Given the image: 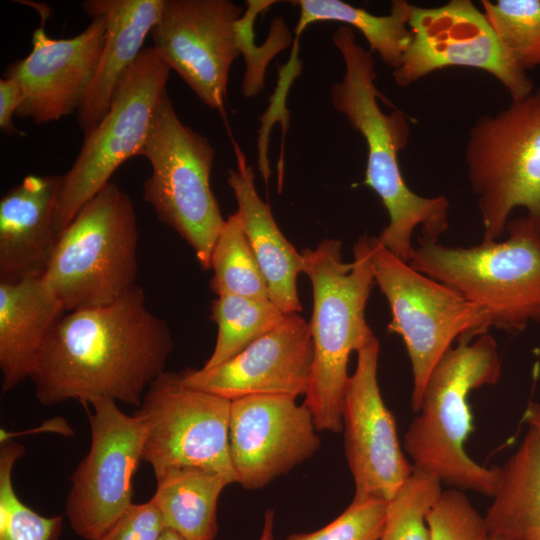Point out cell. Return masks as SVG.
Listing matches in <instances>:
<instances>
[{
    "label": "cell",
    "mask_w": 540,
    "mask_h": 540,
    "mask_svg": "<svg viewBox=\"0 0 540 540\" xmlns=\"http://www.w3.org/2000/svg\"><path fill=\"white\" fill-rule=\"evenodd\" d=\"M173 347L167 323L148 309L136 285L109 305L65 314L30 379L45 406L99 398L140 406L150 384L165 372Z\"/></svg>",
    "instance_id": "6da1fadb"
},
{
    "label": "cell",
    "mask_w": 540,
    "mask_h": 540,
    "mask_svg": "<svg viewBox=\"0 0 540 540\" xmlns=\"http://www.w3.org/2000/svg\"><path fill=\"white\" fill-rule=\"evenodd\" d=\"M340 52L345 72L331 86V102L363 137L367 147L364 183L380 197L389 216L377 241L399 259L409 262L415 247L412 237L438 241L449 229L450 203L445 196L425 197L412 191L405 182L399 153L408 144L410 126L399 109L384 113L378 98L375 61L372 53L356 40L352 27L343 25L332 35Z\"/></svg>",
    "instance_id": "7a4b0ae2"
},
{
    "label": "cell",
    "mask_w": 540,
    "mask_h": 540,
    "mask_svg": "<svg viewBox=\"0 0 540 540\" xmlns=\"http://www.w3.org/2000/svg\"><path fill=\"white\" fill-rule=\"evenodd\" d=\"M303 273L313 288V313L309 323L313 363L304 404L318 431H343V406L349 382L347 367L375 335L365 318V308L375 284L369 236L358 238L353 261L345 262L342 243L327 238L315 249H305Z\"/></svg>",
    "instance_id": "3957f363"
},
{
    "label": "cell",
    "mask_w": 540,
    "mask_h": 540,
    "mask_svg": "<svg viewBox=\"0 0 540 540\" xmlns=\"http://www.w3.org/2000/svg\"><path fill=\"white\" fill-rule=\"evenodd\" d=\"M501 372L498 344L489 332L446 352L432 370L404 435L403 448L414 469L449 488L493 496L499 467L474 461L465 443L473 431L470 393L496 384Z\"/></svg>",
    "instance_id": "277c9868"
},
{
    "label": "cell",
    "mask_w": 540,
    "mask_h": 540,
    "mask_svg": "<svg viewBox=\"0 0 540 540\" xmlns=\"http://www.w3.org/2000/svg\"><path fill=\"white\" fill-rule=\"evenodd\" d=\"M505 233L469 247L418 238L408 263L477 305L491 326L520 333L540 323V227L521 215Z\"/></svg>",
    "instance_id": "5b68a950"
},
{
    "label": "cell",
    "mask_w": 540,
    "mask_h": 540,
    "mask_svg": "<svg viewBox=\"0 0 540 540\" xmlns=\"http://www.w3.org/2000/svg\"><path fill=\"white\" fill-rule=\"evenodd\" d=\"M138 241L134 204L110 181L58 235L42 280L66 312L109 305L137 285Z\"/></svg>",
    "instance_id": "8992f818"
},
{
    "label": "cell",
    "mask_w": 540,
    "mask_h": 540,
    "mask_svg": "<svg viewBox=\"0 0 540 540\" xmlns=\"http://www.w3.org/2000/svg\"><path fill=\"white\" fill-rule=\"evenodd\" d=\"M138 156L152 167L143 185L144 201L193 248L200 266L210 269L225 223L210 186L215 151L205 136L180 121L167 90Z\"/></svg>",
    "instance_id": "52a82bcc"
},
{
    "label": "cell",
    "mask_w": 540,
    "mask_h": 540,
    "mask_svg": "<svg viewBox=\"0 0 540 540\" xmlns=\"http://www.w3.org/2000/svg\"><path fill=\"white\" fill-rule=\"evenodd\" d=\"M464 160L482 241L499 240L516 208L540 227V91L478 118Z\"/></svg>",
    "instance_id": "ba28073f"
},
{
    "label": "cell",
    "mask_w": 540,
    "mask_h": 540,
    "mask_svg": "<svg viewBox=\"0 0 540 540\" xmlns=\"http://www.w3.org/2000/svg\"><path fill=\"white\" fill-rule=\"evenodd\" d=\"M375 284L387 299L388 331L401 336L411 363V408L418 411L426 382L455 341L472 340L491 327L486 314L450 287L415 270L369 237Z\"/></svg>",
    "instance_id": "9c48e42d"
},
{
    "label": "cell",
    "mask_w": 540,
    "mask_h": 540,
    "mask_svg": "<svg viewBox=\"0 0 540 540\" xmlns=\"http://www.w3.org/2000/svg\"><path fill=\"white\" fill-rule=\"evenodd\" d=\"M171 70L152 46L143 49L123 75L108 113L84 135L74 163L61 175L54 213L58 235L84 204L110 182L121 164L138 156Z\"/></svg>",
    "instance_id": "30bf717a"
},
{
    "label": "cell",
    "mask_w": 540,
    "mask_h": 540,
    "mask_svg": "<svg viewBox=\"0 0 540 540\" xmlns=\"http://www.w3.org/2000/svg\"><path fill=\"white\" fill-rule=\"evenodd\" d=\"M230 407L227 398L186 386L181 372L165 371L155 379L135 411L146 430L143 460L155 478L170 469L196 467L236 483L229 454Z\"/></svg>",
    "instance_id": "8fae6325"
},
{
    "label": "cell",
    "mask_w": 540,
    "mask_h": 540,
    "mask_svg": "<svg viewBox=\"0 0 540 540\" xmlns=\"http://www.w3.org/2000/svg\"><path fill=\"white\" fill-rule=\"evenodd\" d=\"M411 40L393 78L400 87L448 67L480 69L495 77L511 100L533 92L534 84L504 48L483 11L470 0L436 8L412 6Z\"/></svg>",
    "instance_id": "7c38bea8"
},
{
    "label": "cell",
    "mask_w": 540,
    "mask_h": 540,
    "mask_svg": "<svg viewBox=\"0 0 540 540\" xmlns=\"http://www.w3.org/2000/svg\"><path fill=\"white\" fill-rule=\"evenodd\" d=\"M88 413L91 442L70 481L66 515L73 532L86 540L102 536L129 508L133 478L143 459L145 424L116 401L99 398Z\"/></svg>",
    "instance_id": "4fadbf2b"
},
{
    "label": "cell",
    "mask_w": 540,
    "mask_h": 540,
    "mask_svg": "<svg viewBox=\"0 0 540 540\" xmlns=\"http://www.w3.org/2000/svg\"><path fill=\"white\" fill-rule=\"evenodd\" d=\"M230 0H163L150 35L154 49L210 109L224 114L230 67L241 54Z\"/></svg>",
    "instance_id": "5bb4252c"
},
{
    "label": "cell",
    "mask_w": 540,
    "mask_h": 540,
    "mask_svg": "<svg viewBox=\"0 0 540 540\" xmlns=\"http://www.w3.org/2000/svg\"><path fill=\"white\" fill-rule=\"evenodd\" d=\"M379 341L357 352L343 406L345 454L354 501L391 500L414 471L401 447L396 421L378 384Z\"/></svg>",
    "instance_id": "9a60e30c"
},
{
    "label": "cell",
    "mask_w": 540,
    "mask_h": 540,
    "mask_svg": "<svg viewBox=\"0 0 540 540\" xmlns=\"http://www.w3.org/2000/svg\"><path fill=\"white\" fill-rule=\"evenodd\" d=\"M311 411L294 397L250 395L231 401L229 454L237 483L265 487L319 449Z\"/></svg>",
    "instance_id": "2e32d148"
},
{
    "label": "cell",
    "mask_w": 540,
    "mask_h": 540,
    "mask_svg": "<svg viewBox=\"0 0 540 540\" xmlns=\"http://www.w3.org/2000/svg\"><path fill=\"white\" fill-rule=\"evenodd\" d=\"M41 26L33 32L30 54L7 67L4 76L20 84L24 100L16 116L46 124L77 112L97 73L106 35L102 15L68 39L51 38Z\"/></svg>",
    "instance_id": "e0dca14e"
},
{
    "label": "cell",
    "mask_w": 540,
    "mask_h": 540,
    "mask_svg": "<svg viewBox=\"0 0 540 540\" xmlns=\"http://www.w3.org/2000/svg\"><path fill=\"white\" fill-rule=\"evenodd\" d=\"M313 342L309 323L298 313L286 314L272 330L226 362L209 370L186 369L182 382L229 400L250 395L306 394Z\"/></svg>",
    "instance_id": "ac0fdd59"
},
{
    "label": "cell",
    "mask_w": 540,
    "mask_h": 540,
    "mask_svg": "<svg viewBox=\"0 0 540 540\" xmlns=\"http://www.w3.org/2000/svg\"><path fill=\"white\" fill-rule=\"evenodd\" d=\"M61 175H29L0 201V283L45 273L58 234L54 213Z\"/></svg>",
    "instance_id": "d6986e66"
},
{
    "label": "cell",
    "mask_w": 540,
    "mask_h": 540,
    "mask_svg": "<svg viewBox=\"0 0 540 540\" xmlns=\"http://www.w3.org/2000/svg\"><path fill=\"white\" fill-rule=\"evenodd\" d=\"M163 0H86L85 14L106 21L105 43L95 78L76 112L83 134H88L108 113L123 75L141 53L155 25Z\"/></svg>",
    "instance_id": "ffe728a7"
},
{
    "label": "cell",
    "mask_w": 540,
    "mask_h": 540,
    "mask_svg": "<svg viewBox=\"0 0 540 540\" xmlns=\"http://www.w3.org/2000/svg\"><path fill=\"white\" fill-rule=\"evenodd\" d=\"M237 161L229 169L227 181L237 201L244 233L267 283L270 300L284 313L302 311L296 287L303 272L302 253L286 239L275 222L270 206L258 195L254 172L237 143L233 142Z\"/></svg>",
    "instance_id": "44dd1931"
},
{
    "label": "cell",
    "mask_w": 540,
    "mask_h": 540,
    "mask_svg": "<svg viewBox=\"0 0 540 540\" xmlns=\"http://www.w3.org/2000/svg\"><path fill=\"white\" fill-rule=\"evenodd\" d=\"M66 310L42 276L0 283V370L2 391L30 378L51 330Z\"/></svg>",
    "instance_id": "7402d4cb"
},
{
    "label": "cell",
    "mask_w": 540,
    "mask_h": 540,
    "mask_svg": "<svg viewBox=\"0 0 540 540\" xmlns=\"http://www.w3.org/2000/svg\"><path fill=\"white\" fill-rule=\"evenodd\" d=\"M491 498L484 517L490 535L540 540V439L531 429L499 467Z\"/></svg>",
    "instance_id": "603a6c76"
},
{
    "label": "cell",
    "mask_w": 540,
    "mask_h": 540,
    "mask_svg": "<svg viewBox=\"0 0 540 540\" xmlns=\"http://www.w3.org/2000/svg\"><path fill=\"white\" fill-rule=\"evenodd\" d=\"M152 499L159 508L166 528L186 540H215L217 501L230 484L222 475L196 467L167 470L156 477Z\"/></svg>",
    "instance_id": "cb8c5ba5"
},
{
    "label": "cell",
    "mask_w": 540,
    "mask_h": 540,
    "mask_svg": "<svg viewBox=\"0 0 540 540\" xmlns=\"http://www.w3.org/2000/svg\"><path fill=\"white\" fill-rule=\"evenodd\" d=\"M292 3L300 7L297 36L314 22L345 23L358 29L367 40L371 51L378 53L381 60L393 69L399 65L411 40L409 18L413 5L405 0L392 1L390 13L383 16L374 15L340 0H298Z\"/></svg>",
    "instance_id": "d4e9b609"
},
{
    "label": "cell",
    "mask_w": 540,
    "mask_h": 540,
    "mask_svg": "<svg viewBox=\"0 0 540 540\" xmlns=\"http://www.w3.org/2000/svg\"><path fill=\"white\" fill-rule=\"evenodd\" d=\"M285 315L270 299L219 295L211 306V318L218 327L217 340L202 369H212L231 359L276 327Z\"/></svg>",
    "instance_id": "484cf974"
},
{
    "label": "cell",
    "mask_w": 540,
    "mask_h": 540,
    "mask_svg": "<svg viewBox=\"0 0 540 540\" xmlns=\"http://www.w3.org/2000/svg\"><path fill=\"white\" fill-rule=\"evenodd\" d=\"M210 269L213 270L210 288L218 296L270 299L267 283L237 212L225 220L212 251Z\"/></svg>",
    "instance_id": "4316f807"
},
{
    "label": "cell",
    "mask_w": 540,
    "mask_h": 540,
    "mask_svg": "<svg viewBox=\"0 0 540 540\" xmlns=\"http://www.w3.org/2000/svg\"><path fill=\"white\" fill-rule=\"evenodd\" d=\"M500 42L525 71L540 66V0H482Z\"/></svg>",
    "instance_id": "83f0119b"
},
{
    "label": "cell",
    "mask_w": 540,
    "mask_h": 540,
    "mask_svg": "<svg viewBox=\"0 0 540 540\" xmlns=\"http://www.w3.org/2000/svg\"><path fill=\"white\" fill-rule=\"evenodd\" d=\"M442 492L440 480L414 469L387 502L385 522L378 540H430L426 516Z\"/></svg>",
    "instance_id": "f1b7e54d"
},
{
    "label": "cell",
    "mask_w": 540,
    "mask_h": 540,
    "mask_svg": "<svg viewBox=\"0 0 540 540\" xmlns=\"http://www.w3.org/2000/svg\"><path fill=\"white\" fill-rule=\"evenodd\" d=\"M14 463H0V540H57L62 516L45 517L26 506L16 495Z\"/></svg>",
    "instance_id": "f546056e"
},
{
    "label": "cell",
    "mask_w": 540,
    "mask_h": 540,
    "mask_svg": "<svg viewBox=\"0 0 540 540\" xmlns=\"http://www.w3.org/2000/svg\"><path fill=\"white\" fill-rule=\"evenodd\" d=\"M430 540H486L485 519L463 491L448 488L426 516Z\"/></svg>",
    "instance_id": "4dcf8cb0"
},
{
    "label": "cell",
    "mask_w": 540,
    "mask_h": 540,
    "mask_svg": "<svg viewBox=\"0 0 540 540\" xmlns=\"http://www.w3.org/2000/svg\"><path fill=\"white\" fill-rule=\"evenodd\" d=\"M387 502L378 499L354 501L322 528L291 534L285 540H378L381 536Z\"/></svg>",
    "instance_id": "1f68e13d"
},
{
    "label": "cell",
    "mask_w": 540,
    "mask_h": 540,
    "mask_svg": "<svg viewBox=\"0 0 540 540\" xmlns=\"http://www.w3.org/2000/svg\"><path fill=\"white\" fill-rule=\"evenodd\" d=\"M166 525L154 500L132 503L118 520L95 540H157Z\"/></svg>",
    "instance_id": "d6a6232c"
},
{
    "label": "cell",
    "mask_w": 540,
    "mask_h": 540,
    "mask_svg": "<svg viewBox=\"0 0 540 540\" xmlns=\"http://www.w3.org/2000/svg\"><path fill=\"white\" fill-rule=\"evenodd\" d=\"M23 100V90L14 77L4 76L0 79V128L5 134L25 135L13 124V116L17 114Z\"/></svg>",
    "instance_id": "836d02e7"
},
{
    "label": "cell",
    "mask_w": 540,
    "mask_h": 540,
    "mask_svg": "<svg viewBox=\"0 0 540 540\" xmlns=\"http://www.w3.org/2000/svg\"><path fill=\"white\" fill-rule=\"evenodd\" d=\"M523 421L540 439V403L530 401L523 413Z\"/></svg>",
    "instance_id": "e575fe53"
},
{
    "label": "cell",
    "mask_w": 540,
    "mask_h": 540,
    "mask_svg": "<svg viewBox=\"0 0 540 540\" xmlns=\"http://www.w3.org/2000/svg\"><path fill=\"white\" fill-rule=\"evenodd\" d=\"M274 512L267 510L264 515V522L259 540H274Z\"/></svg>",
    "instance_id": "d590c367"
},
{
    "label": "cell",
    "mask_w": 540,
    "mask_h": 540,
    "mask_svg": "<svg viewBox=\"0 0 540 540\" xmlns=\"http://www.w3.org/2000/svg\"><path fill=\"white\" fill-rule=\"evenodd\" d=\"M157 540H186V539L183 538L176 531L170 528H165V530L161 533V535L159 536Z\"/></svg>",
    "instance_id": "8d00e7d4"
},
{
    "label": "cell",
    "mask_w": 540,
    "mask_h": 540,
    "mask_svg": "<svg viewBox=\"0 0 540 540\" xmlns=\"http://www.w3.org/2000/svg\"><path fill=\"white\" fill-rule=\"evenodd\" d=\"M486 540H511L509 538L503 537V536H497V535H490Z\"/></svg>",
    "instance_id": "74e56055"
}]
</instances>
